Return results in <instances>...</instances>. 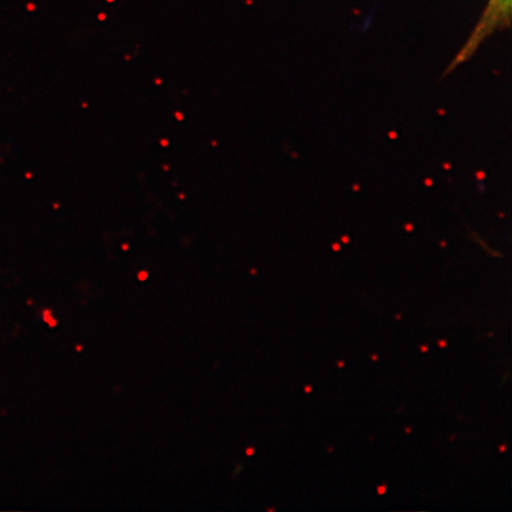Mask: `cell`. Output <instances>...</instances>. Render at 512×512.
<instances>
[{
  "label": "cell",
  "instance_id": "6da1fadb",
  "mask_svg": "<svg viewBox=\"0 0 512 512\" xmlns=\"http://www.w3.org/2000/svg\"><path fill=\"white\" fill-rule=\"evenodd\" d=\"M511 0H491L488 9L484 12V16L480 19L475 31H473L469 42H467L456 56V59L446 69L444 75L453 72L460 64L466 62L476 53V50L483 43L486 37L499 28L508 27L510 24Z\"/></svg>",
  "mask_w": 512,
  "mask_h": 512
}]
</instances>
